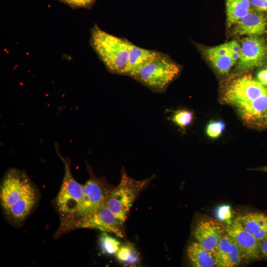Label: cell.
Masks as SVG:
<instances>
[{"label":"cell","mask_w":267,"mask_h":267,"mask_svg":"<svg viewBox=\"0 0 267 267\" xmlns=\"http://www.w3.org/2000/svg\"><path fill=\"white\" fill-rule=\"evenodd\" d=\"M233 26V33L236 35L257 37L267 31V12L252 8Z\"/></svg>","instance_id":"13"},{"label":"cell","mask_w":267,"mask_h":267,"mask_svg":"<svg viewBox=\"0 0 267 267\" xmlns=\"http://www.w3.org/2000/svg\"><path fill=\"white\" fill-rule=\"evenodd\" d=\"M112 190L107 188L105 181L92 174L84 185L83 197L77 211L74 215L65 218L81 217L106 204Z\"/></svg>","instance_id":"8"},{"label":"cell","mask_w":267,"mask_h":267,"mask_svg":"<svg viewBox=\"0 0 267 267\" xmlns=\"http://www.w3.org/2000/svg\"><path fill=\"white\" fill-rule=\"evenodd\" d=\"M55 149L57 154L62 161L65 169L64 176L60 189L55 199L58 211L65 217L74 215L81 203L84 194V185L74 178L71 171L70 161L64 158L60 153L58 144Z\"/></svg>","instance_id":"6"},{"label":"cell","mask_w":267,"mask_h":267,"mask_svg":"<svg viewBox=\"0 0 267 267\" xmlns=\"http://www.w3.org/2000/svg\"><path fill=\"white\" fill-rule=\"evenodd\" d=\"M99 243L102 253L110 255L115 254L121 246L120 242L106 231H102Z\"/></svg>","instance_id":"22"},{"label":"cell","mask_w":267,"mask_h":267,"mask_svg":"<svg viewBox=\"0 0 267 267\" xmlns=\"http://www.w3.org/2000/svg\"><path fill=\"white\" fill-rule=\"evenodd\" d=\"M217 218L221 221L225 222L227 225L231 224L232 214L229 205H222L217 207L216 210Z\"/></svg>","instance_id":"25"},{"label":"cell","mask_w":267,"mask_h":267,"mask_svg":"<svg viewBox=\"0 0 267 267\" xmlns=\"http://www.w3.org/2000/svg\"><path fill=\"white\" fill-rule=\"evenodd\" d=\"M256 78L262 85L267 88V68L259 70L257 73Z\"/></svg>","instance_id":"29"},{"label":"cell","mask_w":267,"mask_h":267,"mask_svg":"<svg viewBox=\"0 0 267 267\" xmlns=\"http://www.w3.org/2000/svg\"><path fill=\"white\" fill-rule=\"evenodd\" d=\"M206 55L219 73L227 74L236 64L232 59L226 43L210 48Z\"/></svg>","instance_id":"17"},{"label":"cell","mask_w":267,"mask_h":267,"mask_svg":"<svg viewBox=\"0 0 267 267\" xmlns=\"http://www.w3.org/2000/svg\"><path fill=\"white\" fill-rule=\"evenodd\" d=\"M227 26H233L252 9L250 0H226Z\"/></svg>","instance_id":"20"},{"label":"cell","mask_w":267,"mask_h":267,"mask_svg":"<svg viewBox=\"0 0 267 267\" xmlns=\"http://www.w3.org/2000/svg\"><path fill=\"white\" fill-rule=\"evenodd\" d=\"M37 200V191L33 186L11 207L7 215L14 222H22L35 206Z\"/></svg>","instance_id":"18"},{"label":"cell","mask_w":267,"mask_h":267,"mask_svg":"<svg viewBox=\"0 0 267 267\" xmlns=\"http://www.w3.org/2000/svg\"><path fill=\"white\" fill-rule=\"evenodd\" d=\"M131 42L111 35L95 25L91 30L90 45L111 73L125 75Z\"/></svg>","instance_id":"1"},{"label":"cell","mask_w":267,"mask_h":267,"mask_svg":"<svg viewBox=\"0 0 267 267\" xmlns=\"http://www.w3.org/2000/svg\"><path fill=\"white\" fill-rule=\"evenodd\" d=\"M223 234V229L219 223L204 218L197 222L192 233L197 242L212 254Z\"/></svg>","instance_id":"11"},{"label":"cell","mask_w":267,"mask_h":267,"mask_svg":"<svg viewBox=\"0 0 267 267\" xmlns=\"http://www.w3.org/2000/svg\"><path fill=\"white\" fill-rule=\"evenodd\" d=\"M193 119L192 112L186 109L177 110L172 117L173 122L183 130L192 123Z\"/></svg>","instance_id":"23"},{"label":"cell","mask_w":267,"mask_h":267,"mask_svg":"<svg viewBox=\"0 0 267 267\" xmlns=\"http://www.w3.org/2000/svg\"><path fill=\"white\" fill-rule=\"evenodd\" d=\"M180 72V66L161 52L139 69L132 78L153 91L162 92Z\"/></svg>","instance_id":"2"},{"label":"cell","mask_w":267,"mask_h":267,"mask_svg":"<svg viewBox=\"0 0 267 267\" xmlns=\"http://www.w3.org/2000/svg\"><path fill=\"white\" fill-rule=\"evenodd\" d=\"M267 93V88L249 75L236 78L230 82L222 91L225 103L236 110L253 102Z\"/></svg>","instance_id":"5"},{"label":"cell","mask_w":267,"mask_h":267,"mask_svg":"<svg viewBox=\"0 0 267 267\" xmlns=\"http://www.w3.org/2000/svg\"></svg>","instance_id":"32"},{"label":"cell","mask_w":267,"mask_h":267,"mask_svg":"<svg viewBox=\"0 0 267 267\" xmlns=\"http://www.w3.org/2000/svg\"><path fill=\"white\" fill-rule=\"evenodd\" d=\"M244 228L260 242L267 239V216L263 213H247L237 217Z\"/></svg>","instance_id":"16"},{"label":"cell","mask_w":267,"mask_h":267,"mask_svg":"<svg viewBox=\"0 0 267 267\" xmlns=\"http://www.w3.org/2000/svg\"><path fill=\"white\" fill-rule=\"evenodd\" d=\"M217 267H233L244 259L239 248L227 233L223 234L213 253Z\"/></svg>","instance_id":"12"},{"label":"cell","mask_w":267,"mask_h":267,"mask_svg":"<svg viewBox=\"0 0 267 267\" xmlns=\"http://www.w3.org/2000/svg\"><path fill=\"white\" fill-rule=\"evenodd\" d=\"M225 129L224 123L221 120H212L207 124L206 134L210 138H217L220 137Z\"/></svg>","instance_id":"24"},{"label":"cell","mask_w":267,"mask_h":267,"mask_svg":"<svg viewBox=\"0 0 267 267\" xmlns=\"http://www.w3.org/2000/svg\"><path fill=\"white\" fill-rule=\"evenodd\" d=\"M161 52L139 47L131 43L129 59L125 75L132 77L142 66L157 57Z\"/></svg>","instance_id":"15"},{"label":"cell","mask_w":267,"mask_h":267,"mask_svg":"<svg viewBox=\"0 0 267 267\" xmlns=\"http://www.w3.org/2000/svg\"><path fill=\"white\" fill-rule=\"evenodd\" d=\"M68 5L76 7H89L91 6L94 0H60Z\"/></svg>","instance_id":"27"},{"label":"cell","mask_w":267,"mask_h":267,"mask_svg":"<svg viewBox=\"0 0 267 267\" xmlns=\"http://www.w3.org/2000/svg\"><path fill=\"white\" fill-rule=\"evenodd\" d=\"M240 58L235 68L236 72H242L261 66L267 62V44L258 37H248L242 41Z\"/></svg>","instance_id":"9"},{"label":"cell","mask_w":267,"mask_h":267,"mask_svg":"<svg viewBox=\"0 0 267 267\" xmlns=\"http://www.w3.org/2000/svg\"><path fill=\"white\" fill-rule=\"evenodd\" d=\"M123 223L105 204L84 216L65 218L61 227L63 231L79 228L95 229L124 238Z\"/></svg>","instance_id":"4"},{"label":"cell","mask_w":267,"mask_h":267,"mask_svg":"<svg viewBox=\"0 0 267 267\" xmlns=\"http://www.w3.org/2000/svg\"><path fill=\"white\" fill-rule=\"evenodd\" d=\"M226 44L232 59L236 63L241 55V45L236 41H232L226 43Z\"/></svg>","instance_id":"26"},{"label":"cell","mask_w":267,"mask_h":267,"mask_svg":"<svg viewBox=\"0 0 267 267\" xmlns=\"http://www.w3.org/2000/svg\"><path fill=\"white\" fill-rule=\"evenodd\" d=\"M261 255L267 258V239L261 242Z\"/></svg>","instance_id":"30"},{"label":"cell","mask_w":267,"mask_h":267,"mask_svg":"<svg viewBox=\"0 0 267 267\" xmlns=\"http://www.w3.org/2000/svg\"><path fill=\"white\" fill-rule=\"evenodd\" d=\"M252 9L267 12V0H250Z\"/></svg>","instance_id":"28"},{"label":"cell","mask_w":267,"mask_h":267,"mask_svg":"<svg viewBox=\"0 0 267 267\" xmlns=\"http://www.w3.org/2000/svg\"><path fill=\"white\" fill-rule=\"evenodd\" d=\"M27 175L19 170H9L2 179L0 201L7 215L14 205L33 186Z\"/></svg>","instance_id":"7"},{"label":"cell","mask_w":267,"mask_h":267,"mask_svg":"<svg viewBox=\"0 0 267 267\" xmlns=\"http://www.w3.org/2000/svg\"><path fill=\"white\" fill-rule=\"evenodd\" d=\"M237 112L246 124L257 128L265 127L267 125V93Z\"/></svg>","instance_id":"14"},{"label":"cell","mask_w":267,"mask_h":267,"mask_svg":"<svg viewBox=\"0 0 267 267\" xmlns=\"http://www.w3.org/2000/svg\"><path fill=\"white\" fill-rule=\"evenodd\" d=\"M225 232L235 242L243 255L244 259L256 260L261 256V242L249 232L237 218L231 224L227 225Z\"/></svg>","instance_id":"10"},{"label":"cell","mask_w":267,"mask_h":267,"mask_svg":"<svg viewBox=\"0 0 267 267\" xmlns=\"http://www.w3.org/2000/svg\"><path fill=\"white\" fill-rule=\"evenodd\" d=\"M260 170L267 173V166L261 168Z\"/></svg>","instance_id":"31"},{"label":"cell","mask_w":267,"mask_h":267,"mask_svg":"<svg viewBox=\"0 0 267 267\" xmlns=\"http://www.w3.org/2000/svg\"><path fill=\"white\" fill-rule=\"evenodd\" d=\"M115 254L117 260L123 263L134 264L139 261L137 251L132 245L129 244L121 245Z\"/></svg>","instance_id":"21"},{"label":"cell","mask_w":267,"mask_h":267,"mask_svg":"<svg viewBox=\"0 0 267 267\" xmlns=\"http://www.w3.org/2000/svg\"><path fill=\"white\" fill-rule=\"evenodd\" d=\"M155 177L154 175L144 179L137 180L129 176L123 168L120 182L110 192L106 206L124 223L138 194Z\"/></svg>","instance_id":"3"},{"label":"cell","mask_w":267,"mask_h":267,"mask_svg":"<svg viewBox=\"0 0 267 267\" xmlns=\"http://www.w3.org/2000/svg\"><path fill=\"white\" fill-rule=\"evenodd\" d=\"M187 255L194 267H214L215 262L212 253L204 249L197 242L191 243L187 248Z\"/></svg>","instance_id":"19"}]
</instances>
